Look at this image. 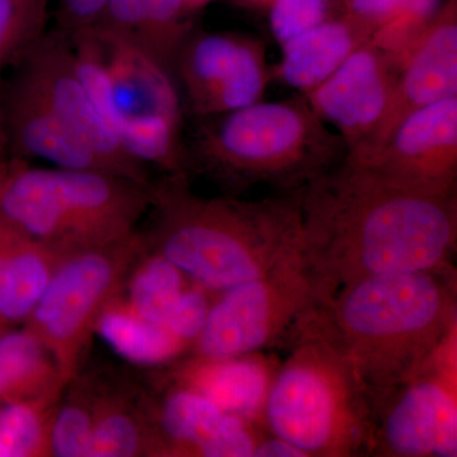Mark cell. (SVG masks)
<instances>
[{
  "instance_id": "obj_20",
  "label": "cell",
  "mask_w": 457,
  "mask_h": 457,
  "mask_svg": "<svg viewBox=\"0 0 457 457\" xmlns=\"http://www.w3.org/2000/svg\"><path fill=\"white\" fill-rule=\"evenodd\" d=\"M0 270V332L26 323L66 255L13 228Z\"/></svg>"
},
{
  "instance_id": "obj_8",
  "label": "cell",
  "mask_w": 457,
  "mask_h": 457,
  "mask_svg": "<svg viewBox=\"0 0 457 457\" xmlns=\"http://www.w3.org/2000/svg\"><path fill=\"white\" fill-rule=\"evenodd\" d=\"M145 245V237L137 231L119 242L66 255L27 319L26 329L50 352L65 386L77 378L99 315L122 294L129 270Z\"/></svg>"
},
{
  "instance_id": "obj_18",
  "label": "cell",
  "mask_w": 457,
  "mask_h": 457,
  "mask_svg": "<svg viewBox=\"0 0 457 457\" xmlns=\"http://www.w3.org/2000/svg\"><path fill=\"white\" fill-rule=\"evenodd\" d=\"M0 116L9 152L18 158L40 159L65 170L108 171L18 73L0 104Z\"/></svg>"
},
{
  "instance_id": "obj_22",
  "label": "cell",
  "mask_w": 457,
  "mask_h": 457,
  "mask_svg": "<svg viewBox=\"0 0 457 457\" xmlns=\"http://www.w3.org/2000/svg\"><path fill=\"white\" fill-rule=\"evenodd\" d=\"M155 456L147 400L95 389L89 457Z\"/></svg>"
},
{
  "instance_id": "obj_32",
  "label": "cell",
  "mask_w": 457,
  "mask_h": 457,
  "mask_svg": "<svg viewBox=\"0 0 457 457\" xmlns=\"http://www.w3.org/2000/svg\"><path fill=\"white\" fill-rule=\"evenodd\" d=\"M107 0H59L60 32L69 36L97 25Z\"/></svg>"
},
{
  "instance_id": "obj_28",
  "label": "cell",
  "mask_w": 457,
  "mask_h": 457,
  "mask_svg": "<svg viewBox=\"0 0 457 457\" xmlns=\"http://www.w3.org/2000/svg\"><path fill=\"white\" fill-rule=\"evenodd\" d=\"M145 21V51L173 74L180 47L192 33L183 0H140Z\"/></svg>"
},
{
  "instance_id": "obj_36",
  "label": "cell",
  "mask_w": 457,
  "mask_h": 457,
  "mask_svg": "<svg viewBox=\"0 0 457 457\" xmlns=\"http://www.w3.org/2000/svg\"><path fill=\"white\" fill-rule=\"evenodd\" d=\"M212 0H183V4H185L186 11L188 12V14L194 16L197 12L203 11L204 7L212 3Z\"/></svg>"
},
{
  "instance_id": "obj_13",
  "label": "cell",
  "mask_w": 457,
  "mask_h": 457,
  "mask_svg": "<svg viewBox=\"0 0 457 457\" xmlns=\"http://www.w3.org/2000/svg\"><path fill=\"white\" fill-rule=\"evenodd\" d=\"M18 74L111 173L153 187L145 165L131 158L99 116L75 66L71 44L59 29L45 33L18 62Z\"/></svg>"
},
{
  "instance_id": "obj_31",
  "label": "cell",
  "mask_w": 457,
  "mask_h": 457,
  "mask_svg": "<svg viewBox=\"0 0 457 457\" xmlns=\"http://www.w3.org/2000/svg\"><path fill=\"white\" fill-rule=\"evenodd\" d=\"M216 295L191 282L167 321V329L191 352L203 332Z\"/></svg>"
},
{
  "instance_id": "obj_12",
  "label": "cell",
  "mask_w": 457,
  "mask_h": 457,
  "mask_svg": "<svg viewBox=\"0 0 457 457\" xmlns=\"http://www.w3.org/2000/svg\"><path fill=\"white\" fill-rule=\"evenodd\" d=\"M173 73L200 119L262 101L273 74L260 40L230 32L191 33Z\"/></svg>"
},
{
  "instance_id": "obj_23",
  "label": "cell",
  "mask_w": 457,
  "mask_h": 457,
  "mask_svg": "<svg viewBox=\"0 0 457 457\" xmlns=\"http://www.w3.org/2000/svg\"><path fill=\"white\" fill-rule=\"evenodd\" d=\"M96 332L116 353L137 365H170L189 353L187 345L167 328L132 312L122 294L99 315Z\"/></svg>"
},
{
  "instance_id": "obj_2",
  "label": "cell",
  "mask_w": 457,
  "mask_h": 457,
  "mask_svg": "<svg viewBox=\"0 0 457 457\" xmlns=\"http://www.w3.org/2000/svg\"><path fill=\"white\" fill-rule=\"evenodd\" d=\"M456 295L455 269L359 279L319 303L300 335L332 345L374 403L457 335Z\"/></svg>"
},
{
  "instance_id": "obj_26",
  "label": "cell",
  "mask_w": 457,
  "mask_h": 457,
  "mask_svg": "<svg viewBox=\"0 0 457 457\" xmlns=\"http://www.w3.org/2000/svg\"><path fill=\"white\" fill-rule=\"evenodd\" d=\"M57 400L0 402V457L50 456V420Z\"/></svg>"
},
{
  "instance_id": "obj_17",
  "label": "cell",
  "mask_w": 457,
  "mask_h": 457,
  "mask_svg": "<svg viewBox=\"0 0 457 457\" xmlns=\"http://www.w3.org/2000/svg\"><path fill=\"white\" fill-rule=\"evenodd\" d=\"M279 361L264 352L212 359L195 354L170 363L167 378L212 402L220 411L263 428V411Z\"/></svg>"
},
{
  "instance_id": "obj_30",
  "label": "cell",
  "mask_w": 457,
  "mask_h": 457,
  "mask_svg": "<svg viewBox=\"0 0 457 457\" xmlns=\"http://www.w3.org/2000/svg\"><path fill=\"white\" fill-rule=\"evenodd\" d=\"M270 29L279 46L339 16L338 0H273Z\"/></svg>"
},
{
  "instance_id": "obj_27",
  "label": "cell",
  "mask_w": 457,
  "mask_h": 457,
  "mask_svg": "<svg viewBox=\"0 0 457 457\" xmlns=\"http://www.w3.org/2000/svg\"><path fill=\"white\" fill-rule=\"evenodd\" d=\"M71 393L57 400L50 420L49 453L55 457H89L95 425V386L74 378Z\"/></svg>"
},
{
  "instance_id": "obj_35",
  "label": "cell",
  "mask_w": 457,
  "mask_h": 457,
  "mask_svg": "<svg viewBox=\"0 0 457 457\" xmlns=\"http://www.w3.org/2000/svg\"><path fill=\"white\" fill-rule=\"evenodd\" d=\"M8 153L7 135H5L2 116H0V179H2L3 173L7 170L9 161H11V159H8Z\"/></svg>"
},
{
  "instance_id": "obj_9",
  "label": "cell",
  "mask_w": 457,
  "mask_h": 457,
  "mask_svg": "<svg viewBox=\"0 0 457 457\" xmlns=\"http://www.w3.org/2000/svg\"><path fill=\"white\" fill-rule=\"evenodd\" d=\"M303 257L216 295L188 354L212 359L290 348L319 303Z\"/></svg>"
},
{
  "instance_id": "obj_29",
  "label": "cell",
  "mask_w": 457,
  "mask_h": 457,
  "mask_svg": "<svg viewBox=\"0 0 457 457\" xmlns=\"http://www.w3.org/2000/svg\"><path fill=\"white\" fill-rule=\"evenodd\" d=\"M49 0H0V74L45 35Z\"/></svg>"
},
{
  "instance_id": "obj_25",
  "label": "cell",
  "mask_w": 457,
  "mask_h": 457,
  "mask_svg": "<svg viewBox=\"0 0 457 457\" xmlns=\"http://www.w3.org/2000/svg\"><path fill=\"white\" fill-rule=\"evenodd\" d=\"M339 16L351 18L390 46L417 40L437 13L442 0H338Z\"/></svg>"
},
{
  "instance_id": "obj_1",
  "label": "cell",
  "mask_w": 457,
  "mask_h": 457,
  "mask_svg": "<svg viewBox=\"0 0 457 457\" xmlns=\"http://www.w3.org/2000/svg\"><path fill=\"white\" fill-rule=\"evenodd\" d=\"M300 198L303 262L321 302L359 279L453 269L456 195L396 187L343 161Z\"/></svg>"
},
{
  "instance_id": "obj_21",
  "label": "cell",
  "mask_w": 457,
  "mask_h": 457,
  "mask_svg": "<svg viewBox=\"0 0 457 457\" xmlns=\"http://www.w3.org/2000/svg\"><path fill=\"white\" fill-rule=\"evenodd\" d=\"M50 352L26 328L0 332V402L60 399L65 390Z\"/></svg>"
},
{
  "instance_id": "obj_14",
  "label": "cell",
  "mask_w": 457,
  "mask_h": 457,
  "mask_svg": "<svg viewBox=\"0 0 457 457\" xmlns=\"http://www.w3.org/2000/svg\"><path fill=\"white\" fill-rule=\"evenodd\" d=\"M159 398L147 399L161 457H253L263 433L220 411L200 394L165 380Z\"/></svg>"
},
{
  "instance_id": "obj_33",
  "label": "cell",
  "mask_w": 457,
  "mask_h": 457,
  "mask_svg": "<svg viewBox=\"0 0 457 457\" xmlns=\"http://www.w3.org/2000/svg\"><path fill=\"white\" fill-rule=\"evenodd\" d=\"M253 457H305L303 451L295 447L290 442L276 436L262 435L255 446Z\"/></svg>"
},
{
  "instance_id": "obj_11",
  "label": "cell",
  "mask_w": 457,
  "mask_h": 457,
  "mask_svg": "<svg viewBox=\"0 0 457 457\" xmlns=\"http://www.w3.org/2000/svg\"><path fill=\"white\" fill-rule=\"evenodd\" d=\"M396 187L453 196L457 182V97L420 108L368 154L345 158Z\"/></svg>"
},
{
  "instance_id": "obj_3",
  "label": "cell",
  "mask_w": 457,
  "mask_h": 457,
  "mask_svg": "<svg viewBox=\"0 0 457 457\" xmlns=\"http://www.w3.org/2000/svg\"><path fill=\"white\" fill-rule=\"evenodd\" d=\"M302 191V189H300ZM300 191L263 200L204 198L188 177L154 186L146 245L219 295L303 257Z\"/></svg>"
},
{
  "instance_id": "obj_19",
  "label": "cell",
  "mask_w": 457,
  "mask_h": 457,
  "mask_svg": "<svg viewBox=\"0 0 457 457\" xmlns=\"http://www.w3.org/2000/svg\"><path fill=\"white\" fill-rule=\"evenodd\" d=\"M369 41V33L351 18H332L282 45V59L273 74L308 95Z\"/></svg>"
},
{
  "instance_id": "obj_7",
  "label": "cell",
  "mask_w": 457,
  "mask_h": 457,
  "mask_svg": "<svg viewBox=\"0 0 457 457\" xmlns=\"http://www.w3.org/2000/svg\"><path fill=\"white\" fill-rule=\"evenodd\" d=\"M372 402L345 359L303 332L279 363L263 411V428L305 457L369 456Z\"/></svg>"
},
{
  "instance_id": "obj_5",
  "label": "cell",
  "mask_w": 457,
  "mask_h": 457,
  "mask_svg": "<svg viewBox=\"0 0 457 457\" xmlns=\"http://www.w3.org/2000/svg\"><path fill=\"white\" fill-rule=\"evenodd\" d=\"M66 37L84 88L122 149L145 167L188 177L173 74L145 50L99 27Z\"/></svg>"
},
{
  "instance_id": "obj_15",
  "label": "cell",
  "mask_w": 457,
  "mask_h": 457,
  "mask_svg": "<svg viewBox=\"0 0 457 457\" xmlns=\"http://www.w3.org/2000/svg\"><path fill=\"white\" fill-rule=\"evenodd\" d=\"M399 71L371 42L354 50L306 96L314 112L336 129L347 154L368 146L383 120Z\"/></svg>"
},
{
  "instance_id": "obj_16",
  "label": "cell",
  "mask_w": 457,
  "mask_h": 457,
  "mask_svg": "<svg viewBox=\"0 0 457 457\" xmlns=\"http://www.w3.org/2000/svg\"><path fill=\"white\" fill-rule=\"evenodd\" d=\"M451 97H457V0L442 2L400 68L389 106L368 146L345 158L368 154L380 146L408 114Z\"/></svg>"
},
{
  "instance_id": "obj_37",
  "label": "cell",
  "mask_w": 457,
  "mask_h": 457,
  "mask_svg": "<svg viewBox=\"0 0 457 457\" xmlns=\"http://www.w3.org/2000/svg\"><path fill=\"white\" fill-rule=\"evenodd\" d=\"M242 2L249 5H254V7L269 8L273 0H242Z\"/></svg>"
},
{
  "instance_id": "obj_6",
  "label": "cell",
  "mask_w": 457,
  "mask_h": 457,
  "mask_svg": "<svg viewBox=\"0 0 457 457\" xmlns=\"http://www.w3.org/2000/svg\"><path fill=\"white\" fill-rule=\"evenodd\" d=\"M153 187L106 170L38 168L11 159L0 179V219L65 253L137 233Z\"/></svg>"
},
{
  "instance_id": "obj_34",
  "label": "cell",
  "mask_w": 457,
  "mask_h": 457,
  "mask_svg": "<svg viewBox=\"0 0 457 457\" xmlns=\"http://www.w3.org/2000/svg\"><path fill=\"white\" fill-rule=\"evenodd\" d=\"M13 230L14 228L12 225H9L7 221L0 219V270H2L5 251H7V246L9 242H11L12 236H13Z\"/></svg>"
},
{
  "instance_id": "obj_24",
  "label": "cell",
  "mask_w": 457,
  "mask_h": 457,
  "mask_svg": "<svg viewBox=\"0 0 457 457\" xmlns=\"http://www.w3.org/2000/svg\"><path fill=\"white\" fill-rule=\"evenodd\" d=\"M191 282L164 255L145 245L129 270L123 300L139 317L165 327Z\"/></svg>"
},
{
  "instance_id": "obj_4",
  "label": "cell",
  "mask_w": 457,
  "mask_h": 457,
  "mask_svg": "<svg viewBox=\"0 0 457 457\" xmlns=\"http://www.w3.org/2000/svg\"><path fill=\"white\" fill-rule=\"evenodd\" d=\"M192 154L189 163L230 191L266 185L288 194L341 164L347 146L300 93L204 117Z\"/></svg>"
},
{
  "instance_id": "obj_10",
  "label": "cell",
  "mask_w": 457,
  "mask_h": 457,
  "mask_svg": "<svg viewBox=\"0 0 457 457\" xmlns=\"http://www.w3.org/2000/svg\"><path fill=\"white\" fill-rule=\"evenodd\" d=\"M457 338L372 403L369 456H457Z\"/></svg>"
}]
</instances>
